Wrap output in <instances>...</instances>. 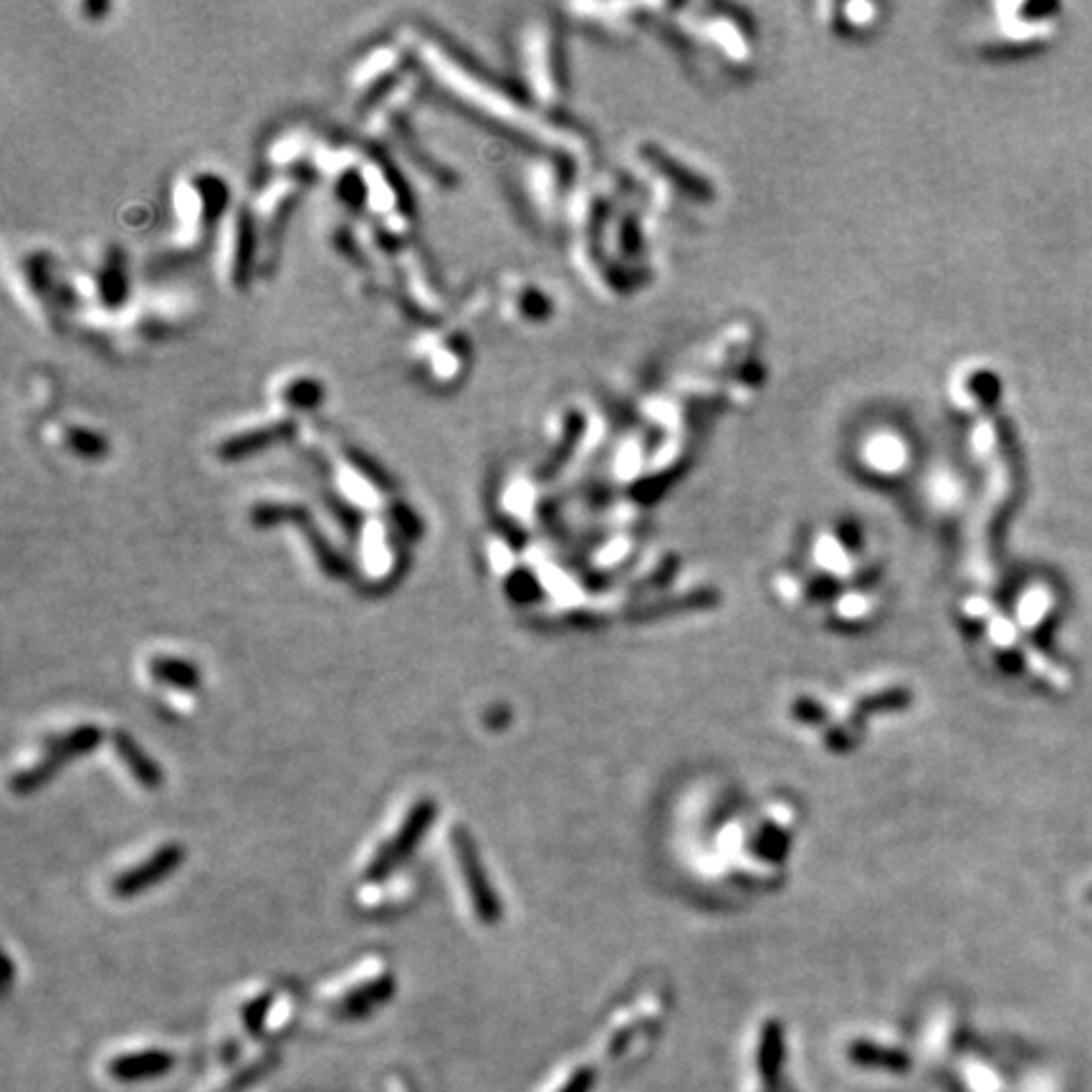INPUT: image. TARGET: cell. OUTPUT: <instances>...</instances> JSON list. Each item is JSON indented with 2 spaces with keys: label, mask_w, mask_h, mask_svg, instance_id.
I'll use <instances>...</instances> for the list:
<instances>
[{
  "label": "cell",
  "mask_w": 1092,
  "mask_h": 1092,
  "mask_svg": "<svg viewBox=\"0 0 1092 1092\" xmlns=\"http://www.w3.org/2000/svg\"><path fill=\"white\" fill-rule=\"evenodd\" d=\"M182 860H186V850H182L180 845L157 847L144 863L135 865L131 870L120 875V878L111 883V893H115L117 898L140 896L147 887H153L160 883V880L168 878V875H173L175 867L180 865Z\"/></svg>",
  "instance_id": "14"
},
{
  "label": "cell",
  "mask_w": 1092,
  "mask_h": 1092,
  "mask_svg": "<svg viewBox=\"0 0 1092 1092\" xmlns=\"http://www.w3.org/2000/svg\"><path fill=\"white\" fill-rule=\"evenodd\" d=\"M99 741H102V732H99L96 726H78L74 732L56 736V739L46 743L43 759H38L36 764L29 767L25 772H21L13 779V789H16L18 794L33 792V789L46 785V781H49L64 764H69L71 759L94 752Z\"/></svg>",
  "instance_id": "9"
},
{
  "label": "cell",
  "mask_w": 1092,
  "mask_h": 1092,
  "mask_svg": "<svg viewBox=\"0 0 1092 1092\" xmlns=\"http://www.w3.org/2000/svg\"><path fill=\"white\" fill-rule=\"evenodd\" d=\"M453 852H456L460 878H463L476 916L481 918L483 923H496V920L501 918V903H498L496 891H493L489 875L483 870L476 842L465 832V827H458V830L453 832Z\"/></svg>",
  "instance_id": "11"
},
{
  "label": "cell",
  "mask_w": 1092,
  "mask_h": 1092,
  "mask_svg": "<svg viewBox=\"0 0 1092 1092\" xmlns=\"http://www.w3.org/2000/svg\"><path fill=\"white\" fill-rule=\"evenodd\" d=\"M230 210L228 186L215 173L197 170L177 177L173 188V215L175 228L170 235V251L193 253L208 239L210 230L218 228Z\"/></svg>",
  "instance_id": "2"
},
{
  "label": "cell",
  "mask_w": 1092,
  "mask_h": 1092,
  "mask_svg": "<svg viewBox=\"0 0 1092 1092\" xmlns=\"http://www.w3.org/2000/svg\"><path fill=\"white\" fill-rule=\"evenodd\" d=\"M321 394H324V390H321L319 380L312 377L309 372H299V370L281 372L279 377H274L271 385H268V403H271V412H276V416H281V418L294 420V423H296V416H301V412L317 407Z\"/></svg>",
  "instance_id": "13"
},
{
  "label": "cell",
  "mask_w": 1092,
  "mask_h": 1092,
  "mask_svg": "<svg viewBox=\"0 0 1092 1092\" xmlns=\"http://www.w3.org/2000/svg\"><path fill=\"white\" fill-rule=\"evenodd\" d=\"M213 243V261L215 276L221 286L228 292L241 294L251 284V274L259 261V228L248 206H233L223 215V221L215 228Z\"/></svg>",
  "instance_id": "5"
},
{
  "label": "cell",
  "mask_w": 1092,
  "mask_h": 1092,
  "mask_svg": "<svg viewBox=\"0 0 1092 1092\" xmlns=\"http://www.w3.org/2000/svg\"><path fill=\"white\" fill-rule=\"evenodd\" d=\"M111 743H115L117 756H120L124 764H127L129 774L135 776V779L140 781V785H144L147 789H157V787L162 785L164 776L160 772V767L155 764L153 756H147V754L142 752L140 743L131 739L129 734L117 732L115 736H111Z\"/></svg>",
  "instance_id": "18"
},
{
  "label": "cell",
  "mask_w": 1092,
  "mask_h": 1092,
  "mask_svg": "<svg viewBox=\"0 0 1092 1092\" xmlns=\"http://www.w3.org/2000/svg\"><path fill=\"white\" fill-rule=\"evenodd\" d=\"M693 814L677 817V860L686 875L723 896H752L787 873L797 838V807L774 794L699 787L681 802Z\"/></svg>",
  "instance_id": "1"
},
{
  "label": "cell",
  "mask_w": 1092,
  "mask_h": 1092,
  "mask_svg": "<svg viewBox=\"0 0 1092 1092\" xmlns=\"http://www.w3.org/2000/svg\"><path fill=\"white\" fill-rule=\"evenodd\" d=\"M412 359L427 383L451 387L463 380L469 367V337L458 327L433 329L416 341Z\"/></svg>",
  "instance_id": "6"
},
{
  "label": "cell",
  "mask_w": 1092,
  "mask_h": 1092,
  "mask_svg": "<svg viewBox=\"0 0 1092 1092\" xmlns=\"http://www.w3.org/2000/svg\"><path fill=\"white\" fill-rule=\"evenodd\" d=\"M294 420L276 416V412H268V416H259L253 420H246V423L235 425L228 436L218 440V456L226 460L246 458L251 453L268 448V445L276 443V440H284L288 433H294Z\"/></svg>",
  "instance_id": "12"
},
{
  "label": "cell",
  "mask_w": 1092,
  "mask_h": 1092,
  "mask_svg": "<svg viewBox=\"0 0 1092 1092\" xmlns=\"http://www.w3.org/2000/svg\"><path fill=\"white\" fill-rule=\"evenodd\" d=\"M309 180H312V175H309L306 170L276 173L274 177H268L259 188V193L253 195V202L248 208H251L256 228H259L261 248L274 246L271 241H279L281 230H284L288 215H292L299 197L304 195Z\"/></svg>",
  "instance_id": "7"
},
{
  "label": "cell",
  "mask_w": 1092,
  "mask_h": 1092,
  "mask_svg": "<svg viewBox=\"0 0 1092 1092\" xmlns=\"http://www.w3.org/2000/svg\"><path fill=\"white\" fill-rule=\"evenodd\" d=\"M317 135L309 127H292L279 131L266 149L268 168L274 173H296V164H309L304 160H314L317 153ZM312 168V164H309Z\"/></svg>",
  "instance_id": "15"
},
{
  "label": "cell",
  "mask_w": 1092,
  "mask_h": 1092,
  "mask_svg": "<svg viewBox=\"0 0 1092 1092\" xmlns=\"http://www.w3.org/2000/svg\"><path fill=\"white\" fill-rule=\"evenodd\" d=\"M268 1006H271V997H261V999H256V1002H253L251 1006H248L246 1011H243V1019H246L248 1029H251L253 1035H259V1029H261V1019L266 1017Z\"/></svg>",
  "instance_id": "21"
},
{
  "label": "cell",
  "mask_w": 1092,
  "mask_h": 1092,
  "mask_svg": "<svg viewBox=\"0 0 1092 1092\" xmlns=\"http://www.w3.org/2000/svg\"><path fill=\"white\" fill-rule=\"evenodd\" d=\"M173 1064H175V1060L170 1052L144 1050V1052H135V1055L115 1057V1060L109 1062V1075L120 1082L155 1080V1077L168 1075Z\"/></svg>",
  "instance_id": "16"
},
{
  "label": "cell",
  "mask_w": 1092,
  "mask_h": 1092,
  "mask_svg": "<svg viewBox=\"0 0 1092 1092\" xmlns=\"http://www.w3.org/2000/svg\"><path fill=\"white\" fill-rule=\"evenodd\" d=\"M433 820H436V802L433 799H420L416 807L407 812V817L394 838L387 842V845L380 847V852L374 855L367 865L365 878L374 883V880H385L394 867H398L403 860L412 855V850L420 845V840L425 838L427 830H430Z\"/></svg>",
  "instance_id": "10"
},
{
  "label": "cell",
  "mask_w": 1092,
  "mask_h": 1092,
  "mask_svg": "<svg viewBox=\"0 0 1092 1092\" xmlns=\"http://www.w3.org/2000/svg\"><path fill=\"white\" fill-rule=\"evenodd\" d=\"M309 448L317 451V456L327 458L329 476H332L334 491H337V506L341 516H352L354 511L370 509L372 504H387L392 496V486L377 465L370 463L367 456L341 445L337 451H329L321 445V438L309 440Z\"/></svg>",
  "instance_id": "4"
},
{
  "label": "cell",
  "mask_w": 1092,
  "mask_h": 1092,
  "mask_svg": "<svg viewBox=\"0 0 1092 1092\" xmlns=\"http://www.w3.org/2000/svg\"><path fill=\"white\" fill-rule=\"evenodd\" d=\"M49 440L76 458H94L107 451V440H104V436H99L96 430H91V427L82 423L54 425L49 433Z\"/></svg>",
  "instance_id": "17"
},
{
  "label": "cell",
  "mask_w": 1092,
  "mask_h": 1092,
  "mask_svg": "<svg viewBox=\"0 0 1092 1092\" xmlns=\"http://www.w3.org/2000/svg\"><path fill=\"white\" fill-rule=\"evenodd\" d=\"M5 274H8L18 306H23L25 314L38 321V327H54L56 312L64 309V271L56 266L54 256L43 246H23L13 256L8 253Z\"/></svg>",
  "instance_id": "3"
},
{
  "label": "cell",
  "mask_w": 1092,
  "mask_h": 1092,
  "mask_svg": "<svg viewBox=\"0 0 1092 1092\" xmlns=\"http://www.w3.org/2000/svg\"><path fill=\"white\" fill-rule=\"evenodd\" d=\"M149 673L155 675V681L164 683V686H175L180 690H193L200 686V670L195 668V663L182 661V657L157 655L149 663Z\"/></svg>",
  "instance_id": "19"
},
{
  "label": "cell",
  "mask_w": 1092,
  "mask_h": 1092,
  "mask_svg": "<svg viewBox=\"0 0 1092 1092\" xmlns=\"http://www.w3.org/2000/svg\"><path fill=\"white\" fill-rule=\"evenodd\" d=\"M410 46L405 41H392L372 49L365 58H359L350 71V91L354 102L362 109H370L390 91L400 78L405 76V54Z\"/></svg>",
  "instance_id": "8"
},
{
  "label": "cell",
  "mask_w": 1092,
  "mask_h": 1092,
  "mask_svg": "<svg viewBox=\"0 0 1092 1092\" xmlns=\"http://www.w3.org/2000/svg\"><path fill=\"white\" fill-rule=\"evenodd\" d=\"M390 997H392V979L383 976V979H377V982L359 986V989H354L350 997L341 999L339 1015L341 1017H365V1015H370L374 1006L387 1002Z\"/></svg>",
  "instance_id": "20"
}]
</instances>
